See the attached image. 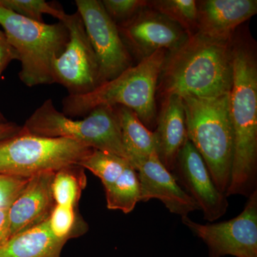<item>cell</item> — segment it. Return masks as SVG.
<instances>
[{"instance_id":"7","label":"cell","mask_w":257,"mask_h":257,"mask_svg":"<svg viewBox=\"0 0 257 257\" xmlns=\"http://www.w3.org/2000/svg\"><path fill=\"white\" fill-rule=\"evenodd\" d=\"M94 149L71 139L19 133L0 142V174L30 177L79 165Z\"/></svg>"},{"instance_id":"6","label":"cell","mask_w":257,"mask_h":257,"mask_svg":"<svg viewBox=\"0 0 257 257\" xmlns=\"http://www.w3.org/2000/svg\"><path fill=\"white\" fill-rule=\"evenodd\" d=\"M20 133L71 139L128 160L119 119L111 106H98L82 119L75 120L57 110L52 99H47L26 120Z\"/></svg>"},{"instance_id":"16","label":"cell","mask_w":257,"mask_h":257,"mask_svg":"<svg viewBox=\"0 0 257 257\" xmlns=\"http://www.w3.org/2000/svg\"><path fill=\"white\" fill-rule=\"evenodd\" d=\"M154 132L157 141V154L161 162L173 172L179 152L187 138L185 110L182 96L165 98Z\"/></svg>"},{"instance_id":"10","label":"cell","mask_w":257,"mask_h":257,"mask_svg":"<svg viewBox=\"0 0 257 257\" xmlns=\"http://www.w3.org/2000/svg\"><path fill=\"white\" fill-rule=\"evenodd\" d=\"M69 32V42L54 62L56 83L63 86L69 95L87 94L99 85V67L79 13H66L60 20Z\"/></svg>"},{"instance_id":"26","label":"cell","mask_w":257,"mask_h":257,"mask_svg":"<svg viewBox=\"0 0 257 257\" xmlns=\"http://www.w3.org/2000/svg\"><path fill=\"white\" fill-rule=\"evenodd\" d=\"M30 177L0 174V209L10 208L28 184Z\"/></svg>"},{"instance_id":"15","label":"cell","mask_w":257,"mask_h":257,"mask_svg":"<svg viewBox=\"0 0 257 257\" xmlns=\"http://www.w3.org/2000/svg\"><path fill=\"white\" fill-rule=\"evenodd\" d=\"M197 32L212 38L231 40L237 27L257 13L256 0L197 2Z\"/></svg>"},{"instance_id":"25","label":"cell","mask_w":257,"mask_h":257,"mask_svg":"<svg viewBox=\"0 0 257 257\" xmlns=\"http://www.w3.org/2000/svg\"><path fill=\"white\" fill-rule=\"evenodd\" d=\"M145 0H103L104 10L116 25L124 23L148 6Z\"/></svg>"},{"instance_id":"17","label":"cell","mask_w":257,"mask_h":257,"mask_svg":"<svg viewBox=\"0 0 257 257\" xmlns=\"http://www.w3.org/2000/svg\"><path fill=\"white\" fill-rule=\"evenodd\" d=\"M65 243L52 234L47 219L7 240L0 257H61Z\"/></svg>"},{"instance_id":"22","label":"cell","mask_w":257,"mask_h":257,"mask_svg":"<svg viewBox=\"0 0 257 257\" xmlns=\"http://www.w3.org/2000/svg\"><path fill=\"white\" fill-rule=\"evenodd\" d=\"M148 6L173 22L187 35L197 32V2L194 0H155Z\"/></svg>"},{"instance_id":"2","label":"cell","mask_w":257,"mask_h":257,"mask_svg":"<svg viewBox=\"0 0 257 257\" xmlns=\"http://www.w3.org/2000/svg\"><path fill=\"white\" fill-rule=\"evenodd\" d=\"M233 80L229 94L234 153L226 197H248L257 186V64L248 43L233 41Z\"/></svg>"},{"instance_id":"12","label":"cell","mask_w":257,"mask_h":257,"mask_svg":"<svg viewBox=\"0 0 257 257\" xmlns=\"http://www.w3.org/2000/svg\"><path fill=\"white\" fill-rule=\"evenodd\" d=\"M173 172L177 182L199 206L205 220L213 222L226 214L228 197L216 187L205 162L189 140L179 152Z\"/></svg>"},{"instance_id":"3","label":"cell","mask_w":257,"mask_h":257,"mask_svg":"<svg viewBox=\"0 0 257 257\" xmlns=\"http://www.w3.org/2000/svg\"><path fill=\"white\" fill-rule=\"evenodd\" d=\"M167 53L168 51L158 50L91 92L66 96L62 113L73 118L87 116L98 106H125L152 131L157 125L155 95Z\"/></svg>"},{"instance_id":"18","label":"cell","mask_w":257,"mask_h":257,"mask_svg":"<svg viewBox=\"0 0 257 257\" xmlns=\"http://www.w3.org/2000/svg\"><path fill=\"white\" fill-rule=\"evenodd\" d=\"M121 128V139L128 160L137 171L140 165L153 153H157L155 133L140 121L131 109L114 106Z\"/></svg>"},{"instance_id":"21","label":"cell","mask_w":257,"mask_h":257,"mask_svg":"<svg viewBox=\"0 0 257 257\" xmlns=\"http://www.w3.org/2000/svg\"><path fill=\"white\" fill-rule=\"evenodd\" d=\"M79 165L100 179L104 188L106 189L116 182L131 164L126 159L114 154L94 149Z\"/></svg>"},{"instance_id":"4","label":"cell","mask_w":257,"mask_h":257,"mask_svg":"<svg viewBox=\"0 0 257 257\" xmlns=\"http://www.w3.org/2000/svg\"><path fill=\"white\" fill-rule=\"evenodd\" d=\"M229 94L212 98L182 97L187 138L202 156L216 187L225 195L234 153Z\"/></svg>"},{"instance_id":"24","label":"cell","mask_w":257,"mask_h":257,"mask_svg":"<svg viewBox=\"0 0 257 257\" xmlns=\"http://www.w3.org/2000/svg\"><path fill=\"white\" fill-rule=\"evenodd\" d=\"M0 6L38 23H45L44 15H51L60 21L66 14L62 8L44 0H0Z\"/></svg>"},{"instance_id":"27","label":"cell","mask_w":257,"mask_h":257,"mask_svg":"<svg viewBox=\"0 0 257 257\" xmlns=\"http://www.w3.org/2000/svg\"><path fill=\"white\" fill-rule=\"evenodd\" d=\"M14 60H19L18 52L10 45L5 32L0 30V78L5 69ZM3 121L5 119L0 111V122Z\"/></svg>"},{"instance_id":"19","label":"cell","mask_w":257,"mask_h":257,"mask_svg":"<svg viewBox=\"0 0 257 257\" xmlns=\"http://www.w3.org/2000/svg\"><path fill=\"white\" fill-rule=\"evenodd\" d=\"M104 190L108 209L128 214L140 202V184L138 172L133 166H128L116 182Z\"/></svg>"},{"instance_id":"11","label":"cell","mask_w":257,"mask_h":257,"mask_svg":"<svg viewBox=\"0 0 257 257\" xmlns=\"http://www.w3.org/2000/svg\"><path fill=\"white\" fill-rule=\"evenodd\" d=\"M117 27L128 52L140 61L158 50H174L189 36L177 24L149 6Z\"/></svg>"},{"instance_id":"13","label":"cell","mask_w":257,"mask_h":257,"mask_svg":"<svg viewBox=\"0 0 257 257\" xmlns=\"http://www.w3.org/2000/svg\"><path fill=\"white\" fill-rule=\"evenodd\" d=\"M137 172L140 184V202L158 199L171 213L181 217L199 210L197 203L161 162L157 153L144 161Z\"/></svg>"},{"instance_id":"5","label":"cell","mask_w":257,"mask_h":257,"mask_svg":"<svg viewBox=\"0 0 257 257\" xmlns=\"http://www.w3.org/2000/svg\"><path fill=\"white\" fill-rule=\"evenodd\" d=\"M0 25L21 62L20 80L29 87L56 83L54 62L65 50L69 32L64 24L33 21L0 6Z\"/></svg>"},{"instance_id":"1","label":"cell","mask_w":257,"mask_h":257,"mask_svg":"<svg viewBox=\"0 0 257 257\" xmlns=\"http://www.w3.org/2000/svg\"><path fill=\"white\" fill-rule=\"evenodd\" d=\"M232 50V39L219 40L198 32L189 35L167 53L157 89L165 98H212L229 94Z\"/></svg>"},{"instance_id":"9","label":"cell","mask_w":257,"mask_h":257,"mask_svg":"<svg viewBox=\"0 0 257 257\" xmlns=\"http://www.w3.org/2000/svg\"><path fill=\"white\" fill-rule=\"evenodd\" d=\"M99 67V84L110 81L132 67L131 55L119 29L99 0H76ZM98 85V86H99Z\"/></svg>"},{"instance_id":"8","label":"cell","mask_w":257,"mask_h":257,"mask_svg":"<svg viewBox=\"0 0 257 257\" xmlns=\"http://www.w3.org/2000/svg\"><path fill=\"white\" fill-rule=\"evenodd\" d=\"M243 211L230 220L202 224L188 216L182 223L207 245L209 257H257V189Z\"/></svg>"},{"instance_id":"20","label":"cell","mask_w":257,"mask_h":257,"mask_svg":"<svg viewBox=\"0 0 257 257\" xmlns=\"http://www.w3.org/2000/svg\"><path fill=\"white\" fill-rule=\"evenodd\" d=\"M87 180L84 169L79 165L68 166L56 172L52 184L56 204L77 207Z\"/></svg>"},{"instance_id":"29","label":"cell","mask_w":257,"mask_h":257,"mask_svg":"<svg viewBox=\"0 0 257 257\" xmlns=\"http://www.w3.org/2000/svg\"><path fill=\"white\" fill-rule=\"evenodd\" d=\"M22 126L15 123L0 122V142L20 133Z\"/></svg>"},{"instance_id":"14","label":"cell","mask_w":257,"mask_h":257,"mask_svg":"<svg viewBox=\"0 0 257 257\" xmlns=\"http://www.w3.org/2000/svg\"><path fill=\"white\" fill-rule=\"evenodd\" d=\"M55 172L30 177L28 184L9 208V238L46 221L56 205L52 184Z\"/></svg>"},{"instance_id":"28","label":"cell","mask_w":257,"mask_h":257,"mask_svg":"<svg viewBox=\"0 0 257 257\" xmlns=\"http://www.w3.org/2000/svg\"><path fill=\"white\" fill-rule=\"evenodd\" d=\"M9 208L0 209V246L9 239Z\"/></svg>"},{"instance_id":"23","label":"cell","mask_w":257,"mask_h":257,"mask_svg":"<svg viewBox=\"0 0 257 257\" xmlns=\"http://www.w3.org/2000/svg\"><path fill=\"white\" fill-rule=\"evenodd\" d=\"M47 221L52 234L66 243L85 234L88 230V224L74 207L56 204Z\"/></svg>"}]
</instances>
